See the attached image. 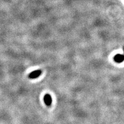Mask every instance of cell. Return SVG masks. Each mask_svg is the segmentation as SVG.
<instances>
[{
    "instance_id": "6da1fadb",
    "label": "cell",
    "mask_w": 124,
    "mask_h": 124,
    "mask_svg": "<svg viewBox=\"0 0 124 124\" xmlns=\"http://www.w3.org/2000/svg\"><path fill=\"white\" fill-rule=\"evenodd\" d=\"M41 73H42V71L40 69L32 71V72H31L30 73L29 75V78L31 79H36L37 78H38L41 75Z\"/></svg>"
},
{
    "instance_id": "7a4b0ae2",
    "label": "cell",
    "mask_w": 124,
    "mask_h": 124,
    "mask_svg": "<svg viewBox=\"0 0 124 124\" xmlns=\"http://www.w3.org/2000/svg\"><path fill=\"white\" fill-rule=\"evenodd\" d=\"M44 100L46 106H51L52 102V99L51 95L49 94H46L44 97Z\"/></svg>"
},
{
    "instance_id": "3957f363",
    "label": "cell",
    "mask_w": 124,
    "mask_h": 124,
    "mask_svg": "<svg viewBox=\"0 0 124 124\" xmlns=\"http://www.w3.org/2000/svg\"><path fill=\"white\" fill-rule=\"evenodd\" d=\"M114 60L117 63H121L124 61V55L117 54L114 57Z\"/></svg>"
},
{
    "instance_id": "277c9868",
    "label": "cell",
    "mask_w": 124,
    "mask_h": 124,
    "mask_svg": "<svg viewBox=\"0 0 124 124\" xmlns=\"http://www.w3.org/2000/svg\"><path fill=\"white\" fill-rule=\"evenodd\" d=\"M123 51H124V47L123 48Z\"/></svg>"
}]
</instances>
